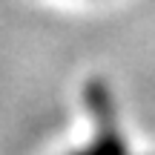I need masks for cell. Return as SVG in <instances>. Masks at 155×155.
<instances>
[{
  "label": "cell",
  "mask_w": 155,
  "mask_h": 155,
  "mask_svg": "<svg viewBox=\"0 0 155 155\" xmlns=\"http://www.w3.org/2000/svg\"><path fill=\"white\" fill-rule=\"evenodd\" d=\"M78 155H127V147H124V141L118 138V132L109 127L106 135H101L86 152H78Z\"/></svg>",
  "instance_id": "1"
}]
</instances>
